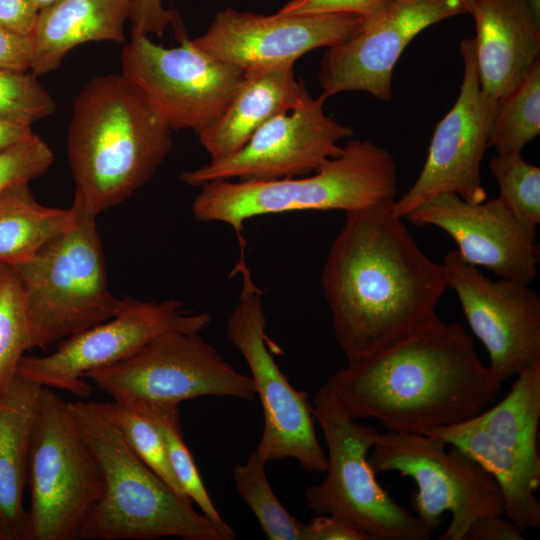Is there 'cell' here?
I'll list each match as a JSON object with an SVG mask.
<instances>
[{
    "instance_id": "1",
    "label": "cell",
    "mask_w": 540,
    "mask_h": 540,
    "mask_svg": "<svg viewBox=\"0 0 540 540\" xmlns=\"http://www.w3.org/2000/svg\"><path fill=\"white\" fill-rule=\"evenodd\" d=\"M391 204L346 212L321 285L348 362L364 358L435 314L448 288Z\"/></svg>"
},
{
    "instance_id": "2",
    "label": "cell",
    "mask_w": 540,
    "mask_h": 540,
    "mask_svg": "<svg viewBox=\"0 0 540 540\" xmlns=\"http://www.w3.org/2000/svg\"><path fill=\"white\" fill-rule=\"evenodd\" d=\"M324 385L351 418L375 419L390 431L415 434L477 415L502 388L467 330L437 315L348 362Z\"/></svg>"
},
{
    "instance_id": "3",
    "label": "cell",
    "mask_w": 540,
    "mask_h": 540,
    "mask_svg": "<svg viewBox=\"0 0 540 540\" xmlns=\"http://www.w3.org/2000/svg\"><path fill=\"white\" fill-rule=\"evenodd\" d=\"M172 131L124 75L92 78L73 103L68 127L72 205L97 217L125 201L169 155Z\"/></svg>"
},
{
    "instance_id": "4",
    "label": "cell",
    "mask_w": 540,
    "mask_h": 540,
    "mask_svg": "<svg viewBox=\"0 0 540 540\" xmlns=\"http://www.w3.org/2000/svg\"><path fill=\"white\" fill-rule=\"evenodd\" d=\"M73 419L104 479L101 499L78 540H226L192 501L177 494L131 449L100 402H68Z\"/></svg>"
},
{
    "instance_id": "5",
    "label": "cell",
    "mask_w": 540,
    "mask_h": 540,
    "mask_svg": "<svg viewBox=\"0 0 540 540\" xmlns=\"http://www.w3.org/2000/svg\"><path fill=\"white\" fill-rule=\"evenodd\" d=\"M199 188L193 216L201 222L228 224L243 243V224L254 217L308 210L350 212L394 203L397 172L387 149L370 140L351 139L338 156L305 176L217 180Z\"/></svg>"
},
{
    "instance_id": "6",
    "label": "cell",
    "mask_w": 540,
    "mask_h": 540,
    "mask_svg": "<svg viewBox=\"0 0 540 540\" xmlns=\"http://www.w3.org/2000/svg\"><path fill=\"white\" fill-rule=\"evenodd\" d=\"M75 223L14 267L33 347L51 345L111 319L121 298L109 290L96 217L75 205Z\"/></svg>"
},
{
    "instance_id": "7",
    "label": "cell",
    "mask_w": 540,
    "mask_h": 540,
    "mask_svg": "<svg viewBox=\"0 0 540 540\" xmlns=\"http://www.w3.org/2000/svg\"><path fill=\"white\" fill-rule=\"evenodd\" d=\"M312 413L327 446L326 477L304 492L306 506L337 518L365 540H428L433 532L379 484L369 453L379 434L351 418L333 393L321 386Z\"/></svg>"
},
{
    "instance_id": "8",
    "label": "cell",
    "mask_w": 540,
    "mask_h": 540,
    "mask_svg": "<svg viewBox=\"0 0 540 540\" xmlns=\"http://www.w3.org/2000/svg\"><path fill=\"white\" fill-rule=\"evenodd\" d=\"M27 485L26 540H78L104 492L101 469L69 403L49 387L41 389L33 423Z\"/></svg>"
},
{
    "instance_id": "9",
    "label": "cell",
    "mask_w": 540,
    "mask_h": 540,
    "mask_svg": "<svg viewBox=\"0 0 540 540\" xmlns=\"http://www.w3.org/2000/svg\"><path fill=\"white\" fill-rule=\"evenodd\" d=\"M540 362L517 375L495 406L427 435L467 453L498 482L504 513L520 531L540 526Z\"/></svg>"
},
{
    "instance_id": "10",
    "label": "cell",
    "mask_w": 540,
    "mask_h": 540,
    "mask_svg": "<svg viewBox=\"0 0 540 540\" xmlns=\"http://www.w3.org/2000/svg\"><path fill=\"white\" fill-rule=\"evenodd\" d=\"M369 462L376 474L398 472L415 482V515L432 532L445 512L451 514L440 540H464L475 520L505 514L503 495L492 474L439 437L388 430L379 434Z\"/></svg>"
},
{
    "instance_id": "11",
    "label": "cell",
    "mask_w": 540,
    "mask_h": 540,
    "mask_svg": "<svg viewBox=\"0 0 540 540\" xmlns=\"http://www.w3.org/2000/svg\"><path fill=\"white\" fill-rule=\"evenodd\" d=\"M127 405H177L201 396L253 400L250 376L234 369L199 332L167 331L110 366L86 373Z\"/></svg>"
},
{
    "instance_id": "12",
    "label": "cell",
    "mask_w": 540,
    "mask_h": 540,
    "mask_svg": "<svg viewBox=\"0 0 540 540\" xmlns=\"http://www.w3.org/2000/svg\"><path fill=\"white\" fill-rule=\"evenodd\" d=\"M240 248L234 272L241 274L238 303L228 319L227 336L244 357L264 415L256 450L267 460L293 458L310 473H325L327 455L318 442L306 391L296 390L281 371L266 336L263 291L254 282Z\"/></svg>"
},
{
    "instance_id": "13",
    "label": "cell",
    "mask_w": 540,
    "mask_h": 540,
    "mask_svg": "<svg viewBox=\"0 0 540 540\" xmlns=\"http://www.w3.org/2000/svg\"><path fill=\"white\" fill-rule=\"evenodd\" d=\"M171 25L180 45L165 48L131 30L121 53V74L174 131L195 133L214 122L240 86L241 68L213 59L189 39L176 12Z\"/></svg>"
},
{
    "instance_id": "14",
    "label": "cell",
    "mask_w": 540,
    "mask_h": 540,
    "mask_svg": "<svg viewBox=\"0 0 540 540\" xmlns=\"http://www.w3.org/2000/svg\"><path fill=\"white\" fill-rule=\"evenodd\" d=\"M210 321L209 313L188 311L177 299L157 302L123 297L111 319L60 341L51 354H25L17 375L87 397L92 387L83 380L86 373L123 360L160 333H200Z\"/></svg>"
},
{
    "instance_id": "15",
    "label": "cell",
    "mask_w": 540,
    "mask_h": 540,
    "mask_svg": "<svg viewBox=\"0 0 540 540\" xmlns=\"http://www.w3.org/2000/svg\"><path fill=\"white\" fill-rule=\"evenodd\" d=\"M460 52L463 79L458 98L438 122L418 178L392 205L394 213L401 218L441 193L453 192L469 202L486 199L481 162L490 147L498 100L480 86L474 39H463Z\"/></svg>"
},
{
    "instance_id": "16",
    "label": "cell",
    "mask_w": 540,
    "mask_h": 540,
    "mask_svg": "<svg viewBox=\"0 0 540 540\" xmlns=\"http://www.w3.org/2000/svg\"><path fill=\"white\" fill-rule=\"evenodd\" d=\"M325 101L306 91L294 108L267 121L240 150L183 172L181 180L199 187L217 180L268 181L315 172L341 153V139L353 136L350 127L324 112Z\"/></svg>"
},
{
    "instance_id": "17",
    "label": "cell",
    "mask_w": 540,
    "mask_h": 540,
    "mask_svg": "<svg viewBox=\"0 0 540 540\" xmlns=\"http://www.w3.org/2000/svg\"><path fill=\"white\" fill-rule=\"evenodd\" d=\"M442 263L448 288L487 350L492 373L503 382L539 363V293L519 281L488 278L457 250L449 251Z\"/></svg>"
},
{
    "instance_id": "18",
    "label": "cell",
    "mask_w": 540,
    "mask_h": 540,
    "mask_svg": "<svg viewBox=\"0 0 540 540\" xmlns=\"http://www.w3.org/2000/svg\"><path fill=\"white\" fill-rule=\"evenodd\" d=\"M466 13L460 0H396L347 39L327 47L318 73L321 95L363 91L389 101L395 64L411 40L435 23Z\"/></svg>"
},
{
    "instance_id": "19",
    "label": "cell",
    "mask_w": 540,
    "mask_h": 540,
    "mask_svg": "<svg viewBox=\"0 0 540 540\" xmlns=\"http://www.w3.org/2000/svg\"><path fill=\"white\" fill-rule=\"evenodd\" d=\"M362 24L353 13L262 15L228 7L192 42L209 57L248 72L295 64L313 49L344 41Z\"/></svg>"
},
{
    "instance_id": "20",
    "label": "cell",
    "mask_w": 540,
    "mask_h": 540,
    "mask_svg": "<svg viewBox=\"0 0 540 540\" xmlns=\"http://www.w3.org/2000/svg\"><path fill=\"white\" fill-rule=\"evenodd\" d=\"M405 218L416 226L442 229L466 262L500 278L530 285L537 276V228L518 219L499 197L469 202L453 192L441 193Z\"/></svg>"
},
{
    "instance_id": "21",
    "label": "cell",
    "mask_w": 540,
    "mask_h": 540,
    "mask_svg": "<svg viewBox=\"0 0 540 540\" xmlns=\"http://www.w3.org/2000/svg\"><path fill=\"white\" fill-rule=\"evenodd\" d=\"M470 14L480 86L499 100L539 61V12L528 0H473Z\"/></svg>"
},
{
    "instance_id": "22",
    "label": "cell",
    "mask_w": 540,
    "mask_h": 540,
    "mask_svg": "<svg viewBox=\"0 0 540 540\" xmlns=\"http://www.w3.org/2000/svg\"><path fill=\"white\" fill-rule=\"evenodd\" d=\"M306 91L292 63L245 72L222 114L196 133L199 142L211 160L230 156L267 121L294 108Z\"/></svg>"
},
{
    "instance_id": "23",
    "label": "cell",
    "mask_w": 540,
    "mask_h": 540,
    "mask_svg": "<svg viewBox=\"0 0 540 540\" xmlns=\"http://www.w3.org/2000/svg\"><path fill=\"white\" fill-rule=\"evenodd\" d=\"M130 0H55L39 10L30 36V70L36 76L56 70L75 47L88 42H125Z\"/></svg>"
},
{
    "instance_id": "24",
    "label": "cell",
    "mask_w": 540,
    "mask_h": 540,
    "mask_svg": "<svg viewBox=\"0 0 540 540\" xmlns=\"http://www.w3.org/2000/svg\"><path fill=\"white\" fill-rule=\"evenodd\" d=\"M42 387L16 375L9 390L0 396V540H26L23 493Z\"/></svg>"
},
{
    "instance_id": "25",
    "label": "cell",
    "mask_w": 540,
    "mask_h": 540,
    "mask_svg": "<svg viewBox=\"0 0 540 540\" xmlns=\"http://www.w3.org/2000/svg\"><path fill=\"white\" fill-rule=\"evenodd\" d=\"M75 221L73 207L39 203L29 182L8 186L0 192V262L15 266L30 259Z\"/></svg>"
},
{
    "instance_id": "26",
    "label": "cell",
    "mask_w": 540,
    "mask_h": 540,
    "mask_svg": "<svg viewBox=\"0 0 540 540\" xmlns=\"http://www.w3.org/2000/svg\"><path fill=\"white\" fill-rule=\"evenodd\" d=\"M142 412L160 429L174 475L184 494L195 502L201 513L225 536L235 538L232 528L222 519L202 481L192 453L186 446L177 405H128Z\"/></svg>"
},
{
    "instance_id": "27",
    "label": "cell",
    "mask_w": 540,
    "mask_h": 540,
    "mask_svg": "<svg viewBox=\"0 0 540 540\" xmlns=\"http://www.w3.org/2000/svg\"><path fill=\"white\" fill-rule=\"evenodd\" d=\"M540 133V61L524 79L498 100L490 147L497 154L522 152Z\"/></svg>"
},
{
    "instance_id": "28",
    "label": "cell",
    "mask_w": 540,
    "mask_h": 540,
    "mask_svg": "<svg viewBox=\"0 0 540 540\" xmlns=\"http://www.w3.org/2000/svg\"><path fill=\"white\" fill-rule=\"evenodd\" d=\"M267 460L255 449L246 462L236 464V489L256 516L269 540H302L305 523L291 515L273 492L265 473Z\"/></svg>"
},
{
    "instance_id": "29",
    "label": "cell",
    "mask_w": 540,
    "mask_h": 540,
    "mask_svg": "<svg viewBox=\"0 0 540 540\" xmlns=\"http://www.w3.org/2000/svg\"><path fill=\"white\" fill-rule=\"evenodd\" d=\"M32 348L20 279L13 266L0 262V396L9 390L20 360Z\"/></svg>"
},
{
    "instance_id": "30",
    "label": "cell",
    "mask_w": 540,
    "mask_h": 540,
    "mask_svg": "<svg viewBox=\"0 0 540 540\" xmlns=\"http://www.w3.org/2000/svg\"><path fill=\"white\" fill-rule=\"evenodd\" d=\"M100 407L136 455L177 494L189 499L174 475L163 435L157 425L142 412L117 401L100 402Z\"/></svg>"
},
{
    "instance_id": "31",
    "label": "cell",
    "mask_w": 540,
    "mask_h": 540,
    "mask_svg": "<svg viewBox=\"0 0 540 540\" xmlns=\"http://www.w3.org/2000/svg\"><path fill=\"white\" fill-rule=\"evenodd\" d=\"M490 170L499 188V198L528 226L540 223V168L527 162L520 152L498 154Z\"/></svg>"
},
{
    "instance_id": "32",
    "label": "cell",
    "mask_w": 540,
    "mask_h": 540,
    "mask_svg": "<svg viewBox=\"0 0 540 540\" xmlns=\"http://www.w3.org/2000/svg\"><path fill=\"white\" fill-rule=\"evenodd\" d=\"M56 103L35 74L0 68V119L31 126L54 114Z\"/></svg>"
},
{
    "instance_id": "33",
    "label": "cell",
    "mask_w": 540,
    "mask_h": 540,
    "mask_svg": "<svg viewBox=\"0 0 540 540\" xmlns=\"http://www.w3.org/2000/svg\"><path fill=\"white\" fill-rule=\"evenodd\" d=\"M53 162L51 148L35 133L0 152V192L10 185L43 176Z\"/></svg>"
},
{
    "instance_id": "34",
    "label": "cell",
    "mask_w": 540,
    "mask_h": 540,
    "mask_svg": "<svg viewBox=\"0 0 540 540\" xmlns=\"http://www.w3.org/2000/svg\"><path fill=\"white\" fill-rule=\"evenodd\" d=\"M396 0H289L279 10L281 14L353 13L368 22Z\"/></svg>"
},
{
    "instance_id": "35",
    "label": "cell",
    "mask_w": 540,
    "mask_h": 540,
    "mask_svg": "<svg viewBox=\"0 0 540 540\" xmlns=\"http://www.w3.org/2000/svg\"><path fill=\"white\" fill-rule=\"evenodd\" d=\"M174 11L166 10L162 0H130L131 30L144 35L162 36L171 25Z\"/></svg>"
},
{
    "instance_id": "36",
    "label": "cell",
    "mask_w": 540,
    "mask_h": 540,
    "mask_svg": "<svg viewBox=\"0 0 540 540\" xmlns=\"http://www.w3.org/2000/svg\"><path fill=\"white\" fill-rule=\"evenodd\" d=\"M31 60L30 36H23L0 26V68L28 71Z\"/></svg>"
},
{
    "instance_id": "37",
    "label": "cell",
    "mask_w": 540,
    "mask_h": 540,
    "mask_svg": "<svg viewBox=\"0 0 540 540\" xmlns=\"http://www.w3.org/2000/svg\"><path fill=\"white\" fill-rule=\"evenodd\" d=\"M39 9L33 0H0V26L31 36Z\"/></svg>"
},
{
    "instance_id": "38",
    "label": "cell",
    "mask_w": 540,
    "mask_h": 540,
    "mask_svg": "<svg viewBox=\"0 0 540 540\" xmlns=\"http://www.w3.org/2000/svg\"><path fill=\"white\" fill-rule=\"evenodd\" d=\"M523 532L505 514L481 517L473 522L464 540H522Z\"/></svg>"
},
{
    "instance_id": "39",
    "label": "cell",
    "mask_w": 540,
    "mask_h": 540,
    "mask_svg": "<svg viewBox=\"0 0 540 540\" xmlns=\"http://www.w3.org/2000/svg\"><path fill=\"white\" fill-rule=\"evenodd\" d=\"M302 540H365V538L337 518L318 514L304 525Z\"/></svg>"
},
{
    "instance_id": "40",
    "label": "cell",
    "mask_w": 540,
    "mask_h": 540,
    "mask_svg": "<svg viewBox=\"0 0 540 540\" xmlns=\"http://www.w3.org/2000/svg\"><path fill=\"white\" fill-rule=\"evenodd\" d=\"M34 134L31 126L0 119V152Z\"/></svg>"
},
{
    "instance_id": "41",
    "label": "cell",
    "mask_w": 540,
    "mask_h": 540,
    "mask_svg": "<svg viewBox=\"0 0 540 540\" xmlns=\"http://www.w3.org/2000/svg\"><path fill=\"white\" fill-rule=\"evenodd\" d=\"M39 10L53 3L55 0H33Z\"/></svg>"
},
{
    "instance_id": "42",
    "label": "cell",
    "mask_w": 540,
    "mask_h": 540,
    "mask_svg": "<svg viewBox=\"0 0 540 540\" xmlns=\"http://www.w3.org/2000/svg\"><path fill=\"white\" fill-rule=\"evenodd\" d=\"M460 1L466 7L468 13H470L473 7V0H460Z\"/></svg>"
}]
</instances>
